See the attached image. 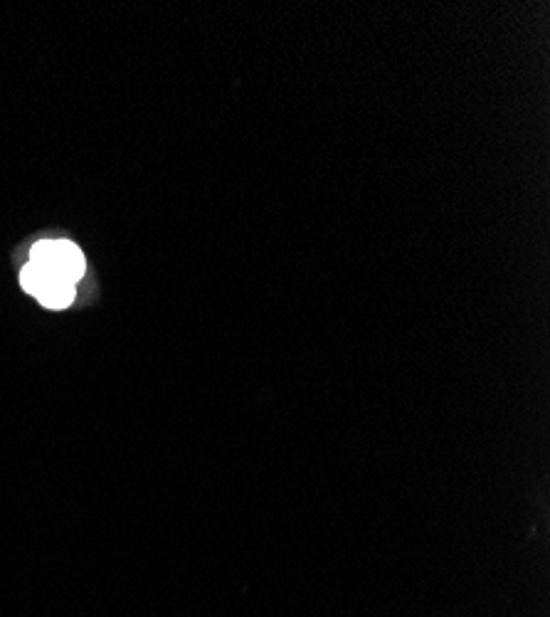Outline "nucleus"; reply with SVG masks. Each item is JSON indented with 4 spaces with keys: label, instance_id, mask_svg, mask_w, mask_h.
<instances>
[{
    "label": "nucleus",
    "instance_id": "nucleus-1",
    "mask_svg": "<svg viewBox=\"0 0 550 617\" xmlns=\"http://www.w3.org/2000/svg\"><path fill=\"white\" fill-rule=\"evenodd\" d=\"M30 262L45 267L52 277L67 279V282H77L84 274V257L77 245L62 240H45L37 242L30 252Z\"/></svg>",
    "mask_w": 550,
    "mask_h": 617
},
{
    "label": "nucleus",
    "instance_id": "nucleus-2",
    "mask_svg": "<svg viewBox=\"0 0 550 617\" xmlns=\"http://www.w3.org/2000/svg\"><path fill=\"white\" fill-rule=\"evenodd\" d=\"M37 299H40L42 307H47V309L70 307L74 299V284L67 282V279L52 277L50 282H47V287L37 294Z\"/></svg>",
    "mask_w": 550,
    "mask_h": 617
},
{
    "label": "nucleus",
    "instance_id": "nucleus-3",
    "mask_svg": "<svg viewBox=\"0 0 550 617\" xmlns=\"http://www.w3.org/2000/svg\"><path fill=\"white\" fill-rule=\"evenodd\" d=\"M50 279H52V274L47 272L45 267L35 265V262H28V265L23 267V272H20V284H23L25 292L33 294V297H37V294L47 287Z\"/></svg>",
    "mask_w": 550,
    "mask_h": 617
}]
</instances>
